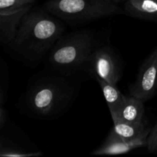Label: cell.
I'll list each match as a JSON object with an SVG mask.
<instances>
[{
	"mask_svg": "<svg viewBox=\"0 0 157 157\" xmlns=\"http://www.w3.org/2000/svg\"><path fill=\"white\" fill-rule=\"evenodd\" d=\"M79 76L67 75L48 68L28 84L18 101L24 115L41 121L55 120L65 113L80 91Z\"/></svg>",
	"mask_w": 157,
	"mask_h": 157,
	"instance_id": "1",
	"label": "cell"
},
{
	"mask_svg": "<svg viewBox=\"0 0 157 157\" xmlns=\"http://www.w3.org/2000/svg\"><path fill=\"white\" fill-rule=\"evenodd\" d=\"M66 23L41 6H34L21 19L9 50L28 65L44 60L58 40L65 33Z\"/></svg>",
	"mask_w": 157,
	"mask_h": 157,
	"instance_id": "2",
	"label": "cell"
},
{
	"mask_svg": "<svg viewBox=\"0 0 157 157\" xmlns=\"http://www.w3.org/2000/svg\"><path fill=\"white\" fill-rule=\"evenodd\" d=\"M97 31L78 29L64 33L44 58L48 68L67 75L84 74L89 59L104 44Z\"/></svg>",
	"mask_w": 157,
	"mask_h": 157,
	"instance_id": "3",
	"label": "cell"
},
{
	"mask_svg": "<svg viewBox=\"0 0 157 157\" xmlns=\"http://www.w3.org/2000/svg\"><path fill=\"white\" fill-rule=\"evenodd\" d=\"M41 7L75 27L102 18L125 15L124 9L113 0H48Z\"/></svg>",
	"mask_w": 157,
	"mask_h": 157,
	"instance_id": "4",
	"label": "cell"
},
{
	"mask_svg": "<svg viewBox=\"0 0 157 157\" xmlns=\"http://www.w3.org/2000/svg\"><path fill=\"white\" fill-rule=\"evenodd\" d=\"M124 74L122 58L112 46L103 44L89 59L84 75L117 85Z\"/></svg>",
	"mask_w": 157,
	"mask_h": 157,
	"instance_id": "5",
	"label": "cell"
},
{
	"mask_svg": "<svg viewBox=\"0 0 157 157\" xmlns=\"http://www.w3.org/2000/svg\"><path fill=\"white\" fill-rule=\"evenodd\" d=\"M157 48L146 58L138 72L136 79L130 85V95L143 101L151 99L156 92Z\"/></svg>",
	"mask_w": 157,
	"mask_h": 157,
	"instance_id": "6",
	"label": "cell"
},
{
	"mask_svg": "<svg viewBox=\"0 0 157 157\" xmlns=\"http://www.w3.org/2000/svg\"><path fill=\"white\" fill-rule=\"evenodd\" d=\"M147 147V139L125 140L112 130L105 142L92 153L94 156L124 154L140 147Z\"/></svg>",
	"mask_w": 157,
	"mask_h": 157,
	"instance_id": "7",
	"label": "cell"
},
{
	"mask_svg": "<svg viewBox=\"0 0 157 157\" xmlns=\"http://www.w3.org/2000/svg\"><path fill=\"white\" fill-rule=\"evenodd\" d=\"M123 9L128 16L157 22V0H128Z\"/></svg>",
	"mask_w": 157,
	"mask_h": 157,
	"instance_id": "8",
	"label": "cell"
},
{
	"mask_svg": "<svg viewBox=\"0 0 157 157\" xmlns=\"http://www.w3.org/2000/svg\"><path fill=\"white\" fill-rule=\"evenodd\" d=\"M142 100L132 95L126 96L125 101L121 109L115 116L112 117L113 120H120L127 123H142L144 121V105Z\"/></svg>",
	"mask_w": 157,
	"mask_h": 157,
	"instance_id": "9",
	"label": "cell"
},
{
	"mask_svg": "<svg viewBox=\"0 0 157 157\" xmlns=\"http://www.w3.org/2000/svg\"><path fill=\"white\" fill-rule=\"evenodd\" d=\"M23 9L12 13H0V42L7 45L17 33L24 15L30 10Z\"/></svg>",
	"mask_w": 157,
	"mask_h": 157,
	"instance_id": "10",
	"label": "cell"
},
{
	"mask_svg": "<svg viewBox=\"0 0 157 157\" xmlns=\"http://www.w3.org/2000/svg\"><path fill=\"white\" fill-rule=\"evenodd\" d=\"M113 131L125 140H139L148 139L152 128L145 122L127 123L120 120H113Z\"/></svg>",
	"mask_w": 157,
	"mask_h": 157,
	"instance_id": "11",
	"label": "cell"
},
{
	"mask_svg": "<svg viewBox=\"0 0 157 157\" xmlns=\"http://www.w3.org/2000/svg\"><path fill=\"white\" fill-rule=\"evenodd\" d=\"M97 81L101 86L111 117L115 116L125 101L126 96L121 94L117 88V85H113L102 79H98Z\"/></svg>",
	"mask_w": 157,
	"mask_h": 157,
	"instance_id": "12",
	"label": "cell"
},
{
	"mask_svg": "<svg viewBox=\"0 0 157 157\" xmlns=\"http://www.w3.org/2000/svg\"><path fill=\"white\" fill-rule=\"evenodd\" d=\"M38 0H0V13H12L32 9Z\"/></svg>",
	"mask_w": 157,
	"mask_h": 157,
	"instance_id": "13",
	"label": "cell"
},
{
	"mask_svg": "<svg viewBox=\"0 0 157 157\" xmlns=\"http://www.w3.org/2000/svg\"><path fill=\"white\" fill-rule=\"evenodd\" d=\"M38 155H41V153H26L12 142H9L7 140H1V145H0V156H1L27 157L35 156Z\"/></svg>",
	"mask_w": 157,
	"mask_h": 157,
	"instance_id": "14",
	"label": "cell"
},
{
	"mask_svg": "<svg viewBox=\"0 0 157 157\" xmlns=\"http://www.w3.org/2000/svg\"><path fill=\"white\" fill-rule=\"evenodd\" d=\"M147 149L150 153L157 152V122L152 128L147 139Z\"/></svg>",
	"mask_w": 157,
	"mask_h": 157,
	"instance_id": "15",
	"label": "cell"
},
{
	"mask_svg": "<svg viewBox=\"0 0 157 157\" xmlns=\"http://www.w3.org/2000/svg\"><path fill=\"white\" fill-rule=\"evenodd\" d=\"M113 1H114L117 4L120 5V4H124V2H126L128 1V0H113Z\"/></svg>",
	"mask_w": 157,
	"mask_h": 157,
	"instance_id": "16",
	"label": "cell"
},
{
	"mask_svg": "<svg viewBox=\"0 0 157 157\" xmlns=\"http://www.w3.org/2000/svg\"><path fill=\"white\" fill-rule=\"evenodd\" d=\"M156 87H157V81H156Z\"/></svg>",
	"mask_w": 157,
	"mask_h": 157,
	"instance_id": "17",
	"label": "cell"
}]
</instances>
